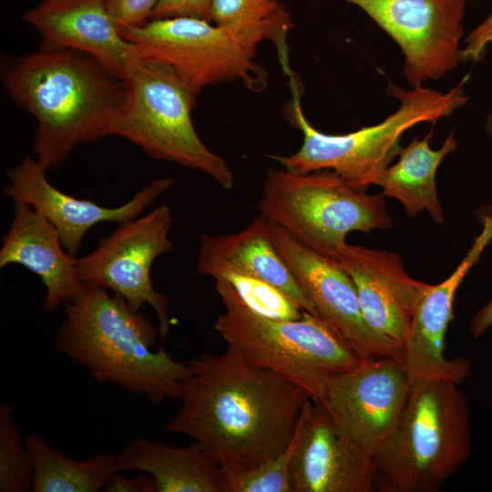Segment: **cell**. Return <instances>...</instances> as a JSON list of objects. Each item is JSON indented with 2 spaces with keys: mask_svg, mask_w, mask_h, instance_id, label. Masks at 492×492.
<instances>
[{
  "mask_svg": "<svg viewBox=\"0 0 492 492\" xmlns=\"http://www.w3.org/2000/svg\"><path fill=\"white\" fill-rule=\"evenodd\" d=\"M187 364L179 407L165 431L190 437L226 473L253 468L288 447L311 399L303 389L231 346Z\"/></svg>",
  "mask_w": 492,
  "mask_h": 492,
  "instance_id": "cell-1",
  "label": "cell"
},
{
  "mask_svg": "<svg viewBox=\"0 0 492 492\" xmlns=\"http://www.w3.org/2000/svg\"><path fill=\"white\" fill-rule=\"evenodd\" d=\"M0 78L36 118L34 154L47 169L61 166L77 145L110 136L126 97L123 79L68 48L2 56Z\"/></svg>",
  "mask_w": 492,
  "mask_h": 492,
  "instance_id": "cell-2",
  "label": "cell"
},
{
  "mask_svg": "<svg viewBox=\"0 0 492 492\" xmlns=\"http://www.w3.org/2000/svg\"><path fill=\"white\" fill-rule=\"evenodd\" d=\"M65 320L54 349L83 366L97 382L113 384L153 404L178 399L188 364L164 349L154 351L159 328L141 311L108 290L84 283L64 304Z\"/></svg>",
  "mask_w": 492,
  "mask_h": 492,
  "instance_id": "cell-3",
  "label": "cell"
},
{
  "mask_svg": "<svg viewBox=\"0 0 492 492\" xmlns=\"http://www.w3.org/2000/svg\"><path fill=\"white\" fill-rule=\"evenodd\" d=\"M143 57L169 67L198 98L208 86L240 80L252 92L268 85L267 70L255 61L258 46L274 45L283 72L290 66L287 37L294 26L285 7L264 18H241L229 24L191 17L153 19L141 26H118Z\"/></svg>",
  "mask_w": 492,
  "mask_h": 492,
  "instance_id": "cell-4",
  "label": "cell"
},
{
  "mask_svg": "<svg viewBox=\"0 0 492 492\" xmlns=\"http://www.w3.org/2000/svg\"><path fill=\"white\" fill-rule=\"evenodd\" d=\"M469 76L446 92L423 85L404 88L394 83L385 92L398 100L397 109L375 125L346 134L318 130L306 118L300 94H292L287 106L289 122L302 134L300 149L287 156H270L283 169L304 174L330 169L350 187L364 191L376 185L384 171L398 157L405 131L420 123H435L448 118L468 101L464 87Z\"/></svg>",
  "mask_w": 492,
  "mask_h": 492,
  "instance_id": "cell-5",
  "label": "cell"
},
{
  "mask_svg": "<svg viewBox=\"0 0 492 492\" xmlns=\"http://www.w3.org/2000/svg\"><path fill=\"white\" fill-rule=\"evenodd\" d=\"M459 384L412 381L394 430L375 452L376 476L396 492H437L469 458L470 409Z\"/></svg>",
  "mask_w": 492,
  "mask_h": 492,
  "instance_id": "cell-6",
  "label": "cell"
},
{
  "mask_svg": "<svg viewBox=\"0 0 492 492\" xmlns=\"http://www.w3.org/2000/svg\"><path fill=\"white\" fill-rule=\"evenodd\" d=\"M215 289L225 308L214 329L251 364L279 374L322 404L332 379L364 360L321 317L304 312L296 320H276L247 307L223 279Z\"/></svg>",
  "mask_w": 492,
  "mask_h": 492,
  "instance_id": "cell-7",
  "label": "cell"
},
{
  "mask_svg": "<svg viewBox=\"0 0 492 492\" xmlns=\"http://www.w3.org/2000/svg\"><path fill=\"white\" fill-rule=\"evenodd\" d=\"M123 80L126 97L111 135L136 144L149 158L201 172L225 190L233 188L231 167L194 128L197 98L169 67L140 56Z\"/></svg>",
  "mask_w": 492,
  "mask_h": 492,
  "instance_id": "cell-8",
  "label": "cell"
},
{
  "mask_svg": "<svg viewBox=\"0 0 492 492\" xmlns=\"http://www.w3.org/2000/svg\"><path fill=\"white\" fill-rule=\"evenodd\" d=\"M384 197L354 190L330 169L296 174L270 169L257 208L301 243L334 260L348 233L393 226Z\"/></svg>",
  "mask_w": 492,
  "mask_h": 492,
  "instance_id": "cell-9",
  "label": "cell"
},
{
  "mask_svg": "<svg viewBox=\"0 0 492 492\" xmlns=\"http://www.w3.org/2000/svg\"><path fill=\"white\" fill-rule=\"evenodd\" d=\"M173 222L169 206L159 205L143 217L118 224L109 236L100 238L95 250L76 259L81 282L113 292L134 311L151 306L161 339L170 328L169 301L154 288L150 272L155 260L172 250L169 234Z\"/></svg>",
  "mask_w": 492,
  "mask_h": 492,
  "instance_id": "cell-10",
  "label": "cell"
},
{
  "mask_svg": "<svg viewBox=\"0 0 492 492\" xmlns=\"http://www.w3.org/2000/svg\"><path fill=\"white\" fill-rule=\"evenodd\" d=\"M364 11L397 44L411 87L438 80L461 62L466 0H343Z\"/></svg>",
  "mask_w": 492,
  "mask_h": 492,
  "instance_id": "cell-11",
  "label": "cell"
},
{
  "mask_svg": "<svg viewBox=\"0 0 492 492\" xmlns=\"http://www.w3.org/2000/svg\"><path fill=\"white\" fill-rule=\"evenodd\" d=\"M411 383L401 358L364 360L332 379L322 405L339 431L374 457L396 425Z\"/></svg>",
  "mask_w": 492,
  "mask_h": 492,
  "instance_id": "cell-12",
  "label": "cell"
},
{
  "mask_svg": "<svg viewBox=\"0 0 492 492\" xmlns=\"http://www.w3.org/2000/svg\"><path fill=\"white\" fill-rule=\"evenodd\" d=\"M268 230L273 246L317 315L344 337L364 361L402 359L401 346L369 327L354 283L336 261L303 245L270 220Z\"/></svg>",
  "mask_w": 492,
  "mask_h": 492,
  "instance_id": "cell-13",
  "label": "cell"
},
{
  "mask_svg": "<svg viewBox=\"0 0 492 492\" xmlns=\"http://www.w3.org/2000/svg\"><path fill=\"white\" fill-rule=\"evenodd\" d=\"M46 169L36 159L26 157L6 171L8 182L4 192L14 202L26 203L45 217L56 230L65 250L73 256L92 227L104 221L120 224L137 218L173 184L170 178L154 179L128 202L108 208L59 190L47 179Z\"/></svg>",
  "mask_w": 492,
  "mask_h": 492,
  "instance_id": "cell-14",
  "label": "cell"
},
{
  "mask_svg": "<svg viewBox=\"0 0 492 492\" xmlns=\"http://www.w3.org/2000/svg\"><path fill=\"white\" fill-rule=\"evenodd\" d=\"M291 480L293 492H371L373 457L337 428L324 406L309 399L296 429Z\"/></svg>",
  "mask_w": 492,
  "mask_h": 492,
  "instance_id": "cell-15",
  "label": "cell"
},
{
  "mask_svg": "<svg viewBox=\"0 0 492 492\" xmlns=\"http://www.w3.org/2000/svg\"><path fill=\"white\" fill-rule=\"evenodd\" d=\"M334 261L353 280L369 327L403 348L429 283L412 278L394 251L345 243Z\"/></svg>",
  "mask_w": 492,
  "mask_h": 492,
  "instance_id": "cell-16",
  "label": "cell"
},
{
  "mask_svg": "<svg viewBox=\"0 0 492 492\" xmlns=\"http://www.w3.org/2000/svg\"><path fill=\"white\" fill-rule=\"evenodd\" d=\"M482 231L456 270L443 282L429 284L414 313L403 347L402 361L411 381L432 378L462 384L471 374L463 357L445 354L446 333L454 319L457 288L492 241V218L482 219Z\"/></svg>",
  "mask_w": 492,
  "mask_h": 492,
  "instance_id": "cell-17",
  "label": "cell"
},
{
  "mask_svg": "<svg viewBox=\"0 0 492 492\" xmlns=\"http://www.w3.org/2000/svg\"><path fill=\"white\" fill-rule=\"evenodd\" d=\"M23 19L41 36V46L82 52L120 79L141 56L119 32L107 0H42Z\"/></svg>",
  "mask_w": 492,
  "mask_h": 492,
  "instance_id": "cell-18",
  "label": "cell"
},
{
  "mask_svg": "<svg viewBox=\"0 0 492 492\" xmlns=\"http://www.w3.org/2000/svg\"><path fill=\"white\" fill-rule=\"evenodd\" d=\"M14 217L3 237L0 268L21 265L37 275L45 288L44 311L51 314L77 298L84 289L76 272V257L62 245L54 226L32 206L15 202Z\"/></svg>",
  "mask_w": 492,
  "mask_h": 492,
  "instance_id": "cell-19",
  "label": "cell"
},
{
  "mask_svg": "<svg viewBox=\"0 0 492 492\" xmlns=\"http://www.w3.org/2000/svg\"><path fill=\"white\" fill-rule=\"evenodd\" d=\"M196 271L213 279L234 273L264 281L288 295L305 312L317 315L273 246L268 220L261 214L239 232L203 233Z\"/></svg>",
  "mask_w": 492,
  "mask_h": 492,
  "instance_id": "cell-20",
  "label": "cell"
},
{
  "mask_svg": "<svg viewBox=\"0 0 492 492\" xmlns=\"http://www.w3.org/2000/svg\"><path fill=\"white\" fill-rule=\"evenodd\" d=\"M118 471L149 475L156 492H227L225 471L195 443L177 447L137 437L117 454Z\"/></svg>",
  "mask_w": 492,
  "mask_h": 492,
  "instance_id": "cell-21",
  "label": "cell"
},
{
  "mask_svg": "<svg viewBox=\"0 0 492 492\" xmlns=\"http://www.w3.org/2000/svg\"><path fill=\"white\" fill-rule=\"evenodd\" d=\"M431 129L423 138H415L402 147L398 159L382 174L376 185L382 194L397 200L410 218L426 211L432 220L441 225L445 222L444 210L436 190V171L442 160L457 149L452 131L438 149H433Z\"/></svg>",
  "mask_w": 492,
  "mask_h": 492,
  "instance_id": "cell-22",
  "label": "cell"
},
{
  "mask_svg": "<svg viewBox=\"0 0 492 492\" xmlns=\"http://www.w3.org/2000/svg\"><path fill=\"white\" fill-rule=\"evenodd\" d=\"M26 444L34 466L33 492H97L118 471L117 455L99 452L75 459L36 433L26 437Z\"/></svg>",
  "mask_w": 492,
  "mask_h": 492,
  "instance_id": "cell-23",
  "label": "cell"
},
{
  "mask_svg": "<svg viewBox=\"0 0 492 492\" xmlns=\"http://www.w3.org/2000/svg\"><path fill=\"white\" fill-rule=\"evenodd\" d=\"M34 466L14 415V405H0V491L28 492L33 490Z\"/></svg>",
  "mask_w": 492,
  "mask_h": 492,
  "instance_id": "cell-24",
  "label": "cell"
},
{
  "mask_svg": "<svg viewBox=\"0 0 492 492\" xmlns=\"http://www.w3.org/2000/svg\"><path fill=\"white\" fill-rule=\"evenodd\" d=\"M215 279L226 281L247 307L265 317L296 320L305 312L288 295L264 281L234 273Z\"/></svg>",
  "mask_w": 492,
  "mask_h": 492,
  "instance_id": "cell-25",
  "label": "cell"
},
{
  "mask_svg": "<svg viewBox=\"0 0 492 492\" xmlns=\"http://www.w3.org/2000/svg\"><path fill=\"white\" fill-rule=\"evenodd\" d=\"M295 446L294 432L288 447L276 456L251 469L225 472L227 492H293L291 469Z\"/></svg>",
  "mask_w": 492,
  "mask_h": 492,
  "instance_id": "cell-26",
  "label": "cell"
},
{
  "mask_svg": "<svg viewBox=\"0 0 492 492\" xmlns=\"http://www.w3.org/2000/svg\"><path fill=\"white\" fill-rule=\"evenodd\" d=\"M283 7L281 0H213L210 21L224 25L241 18H264Z\"/></svg>",
  "mask_w": 492,
  "mask_h": 492,
  "instance_id": "cell-27",
  "label": "cell"
},
{
  "mask_svg": "<svg viewBox=\"0 0 492 492\" xmlns=\"http://www.w3.org/2000/svg\"><path fill=\"white\" fill-rule=\"evenodd\" d=\"M213 0H159L149 20L191 17L210 21Z\"/></svg>",
  "mask_w": 492,
  "mask_h": 492,
  "instance_id": "cell-28",
  "label": "cell"
},
{
  "mask_svg": "<svg viewBox=\"0 0 492 492\" xmlns=\"http://www.w3.org/2000/svg\"><path fill=\"white\" fill-rule=\"evenodd\" d=\"M159 0H107V7L122 26H141L149 21L150 14Z\"/></svg>",
  "mask_w": 492,
  "mask_h": 492,
  "instance_id": "cell-29",
  "label": "cell"
},
{
  "mask_svg": "<svg viewBox=\"0 0 492 492\" xmlns=\"http://www.w3.org/2000/svg\"><path fill=\"white\" fill-rule=\"evenodd\" d=\"M461 48V62H478L486 54L487 47L492 46V13L465 37Z\"/></svg>",
  "mask_w": 492,
  "mask_h": 492,
  "instance_id": "cell-30",
  "label": "cell"
},
{
  "mask_svg": "<svg viewBox=\"0 0 492 492\" xmlns=\"http://www.w3.org/2000/svg\"><path fill=\"white\" fill-rule=\"evenodd\" d=\"M117 471L111 475L102 491L105 492H156L152 477L141 473L128 478Z\"/></svg>",
  "mask_w": 492,
  "mask_h": 492,
  "instance_id": "cell-31",
  "label": "cell"
},
{
  "mask_svg": "<svg viewBox=\"0 0 492 492\" xmlns=\"http://www.w3.org/2000/svg\"><path fill=\"white\" fill-rule=\"evenodd\" d=\"M492 326V298L476 313L470 324L473 338L483 336Z\"/></svg>",
  "mask_w": 492,
  "mask_h": 492,
  "instance_id": "cell-32",
  "label": "cell"
}]
</instances>
